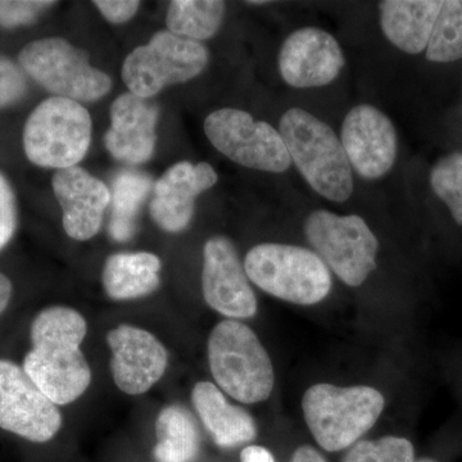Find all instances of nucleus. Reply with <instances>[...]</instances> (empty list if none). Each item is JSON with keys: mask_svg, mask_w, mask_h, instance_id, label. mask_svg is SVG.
Instances as JSON below:
<instances>
[{"mask_svg": "<svg viewBox=\"0 0 462 462\" xmlns=\"http://www.w3.org/2000/svg\"><path fill=\"white\" fill-rule=\"evenodd\" d=\"M16 227V199L7 179L0 173V251L8 245Z\"/></svg>", "mask_w": 462, "mask_h": 462, "instance_id": "obj_30", "label": "nucleus"}, {"mask_svg": "<svg viewBox=\"0 0 462 462\" xmlns=\"http://www.w3.org/2000/svg\"><path fill=\"white\" fill-rule=\"evenodd\" d=\"M87 331L84 316L69 307H48L33 319L32 349L23 367L57 406L74 402L89 388L91 370L80 349Z\"/></svg>", "mask_w": 462, "mask_h": 462, "instance_id": "obj_1", "label": "nucleus"}, {"mask_svg": "<svg viewBox=\"0 0 462 462\" xmlns=\"http://www.w3.org/2000/svg\"><path fill=\"white\" fill-rule=\"evenodd\" d=\"M462 58V0L443 2L427 48V60L448 63Z\"/></svg>", "mask_w": 462, "mask_h": 462, "instance_id": "obj_25", "label": "nucleus"}, {"mask_svg": "<svg viewBox=\"0 0 462 462\" xmlns=\"http://www.w3.org/2000/svg\"><path fill=\"white\" fill-rule=\"evenodd\" d=\"M208 363L218 387L242 403L263 402L272 394L275 374L256 333L236 320L216 325L209 334Z\"/></svg>", "mask_w": 462, "mask_h": 462, "instance_id": "obj_3", "label": "nucleus"}, {"mask_svg": "<svg viewBox=\"0 0 462 462\" xmlns=\"http://www.w3.org/2000/svg\"><path fill=\"white\" fill-rule=\"evenodd\" d=\"M54 196L63 211V227L75 240L96 236L103 215L111 203V193L105 182L80 167L58 170L53 176Z\"/></svg>", "mask_w": 462, "mask_h": 462, "instance_id": "obj_17", "label": "nucleus"}, {"mask_svg": "<svg viewBox=\"0 0 462 462\" xmlns=\"http://www.w3.org/2000/svg\"><path fill=\"white\" fill-rule=\"evenodd\" d=\"M53 5L56 3L41 0H0V26L27 25Z\"/></svg>", "mask_w": 462, "mask_h": 462, "instance_id": "obj_28", "label": "nucleus"}, {"mask_svg": "<svg viewBox=\"0 0 462 462\" xmlns=\"http://www.w3.org/2000/svg\"><path fill=\"white\" fill-rule=\"evenodd\" d=\"M343 462H415V452L410 440L388 436L360 440L352 446Z\"/></svg>", "mask_w": 462, "mask_h": 462, "instance_id": "obj_27", "label": "nucleus"}, {"mask_svg": "<svg viewBox=\"0 0 462 462\" xmlns=\"http://www.w3.org/2000/svg\"><path fill=\"white\" fill-rule=\"evenodd\" d=\"M217 173L206 162H179L167 170L154 185L151 216L161 229L179 233L187 229L193 218L196 199L214 187Z\"/></svg>", "mask_w": 462, "mask_h": 462, "instance_id": "obj_16", "label": "nucleus"}, {"mask_svg": "<svg viewBox=\"0 0 462 462\" xmlns=\"http://www.w3.org/2000/svg\"><path fill=\"white\" fill-rule=\"evenodd\" d=\"M242 462H275L269 449L261 446H248L240 454Z\"/></svg>", "mask_w": 462, "mask_h": 462, "instance_id": "obj_32", "label": "nucleus"}, {"mask_svg": "<svg viewBox=\"0 0 462 462\" xmlns=\"http://www.w3.org/2000/svg\"><path fill=\"white\" fill-rule=\"evenodd\" d=\"M249 281L266 293L310 306L329 294L331 275L324 261L310 249L281 243H263L245 256Z\"/></svg>", "mask_w": 462, "mask_h": 462, "instance_id": "obj_5", "label": "nucleus"}, {"mask_svg": "<svg viewBox=\"0 0 462 462\" xmlns=\"http://www.w3.org/2000/svg\"><path fill=\"white\" fill-rule=\"evenodd\" d=\"M442 5L440 0L380 2V26L385 38L407 54L427 51Z\"/></svg>", "mask_w": 462, "mask_h": 462, "instance_id": "obj_19", "label": "nucleus"}, {"mask_svg": "<svg viewBox=\"0 0 462 462\" xmlns=\"http://www.w3.org/2000/svg\"><path fill=\"white\" fill-rule=\"evenodd\" d=\"M430 185L448 207L456 223L462 225V153L440 158L431 169Z\"/></svg>", "mask_w": 462, "mask_h": 462, "instance_id": "obj_26", "label": "nucleus"}, {"mask_svg": "<svg viewBox=\"0 0 462 462\" xmlns=\"http://www.w3.org/2000/svg\"><path fill=\"white\" fill-rule=\"evenodd\" d=\"M340 142L349 165L367 180L383 178L396 162V129L391 118L374 106H356L346 114Z\"/></svg>", "mask_w": 462, "mask_h": 462, "instance_id": "obj_13", "label": "nucleus"}, {"mask_svg": "<svg viewBox=\"0 0 462 462\" xmlns=\"http://www.w3.org/2000/svg\"><path fill=\"white\" fill-rule=\"evenodd\" d=\"M161 260L149 252L112 254L103 269V287L115 300L149 296L161 284Z\"/></svg>", "mask_w": 462, "mask_h": 462, "instance_id": "obj_21", "label": "nucleus"}, {"mask_svg": "<svg viewBox=\"0 0 462 462\" xmlns=\"http://www.w3.org/2000/svg\"><path fill=\"white\" fill-rule=\"evenodd\" d=\"M205 133L211 144L233 162L252 170L282 173L291 165L281 133L248 112L221 108L207 116Z\"/></svg>", "mask_w": 462, "mask_h": 462, "instance_id": "obj_10", "label": "nucleus"}, {"mask_svg": "<svg viewBox=\"0 0 462 462\" xmlns=\"http://www.w3.org/2000/svg\"><path fill=\"white\" fill-rule=\"evenodd\" d=\"M291 462H327L315 448L310 446H302L294 452Z\"/></svg>", "mask_w": 462, "mask_h": 462, "instance_id": "obj_33", "label": "nucleus"}, {"mask_svg": "<svg viewBox=\"0 0 462 462\" xmlns=\"http://www.w3.org/2000/svg\"><path fill=\"white\" fill-rule=\"evenodd\" d=\"M384 397L375 388L312 385L302 400L307 427L325 451L337 452L358 442L384 410Z\"/></svg>", "mask_w": 462, "mask_h": 462, "instance_id": "obj_4", "label": "nucleus"}, {"mask_svg": "<svg viewBox=\"0 0 462 462\" xmlns=\"http://www.w3.org/2000/svg\"><path fill=\"white\" fill-rule=\"evenodd\" d=\"M266 3H269V2H248V5H266Z\"/></svg>", "mask_w": 462, "mask_h": 462, "instance_id": "obj_35", "label": "nucleus"}, {"mask_svg": "<svg viewBox=\"0 0 462 462\" xmlns=\"http://www.w3.org/2000/svg\"><path fill=\"white\" fill-rule=\"evenodd\" d=\"M18 60L30 78L60 98L91 102L111 90L109 76L94 69L84 51L60 38L30 42Z\"/></svg>", "mask_w": 462, "mask_h": 462, "instance_id": "obj_7", "label": "nucleus"}, {"mask_svg": "<svg viewBox=\"0 0 462 462\" xmlns=\"http://www.w3.org/2000/svg\"><path fill=\"white\" fill-rule=\"evenodd\" d=\"M345 63L339 42L319 27L307 26L291 32L282 42L279 53L282 80L298 89L333 83Z\"/></svg>", "mask_w": 462, "mask_h": 462, "instance_id": "obj_14", "label": "nucleus"}, {"mask_svg": "<svg viewBox=\"0 0 462 462\" xmlns=\"http://www.w3.org/2000/svg\"><path fill=\"white\" fill-rule=\"evenodd\" d=\"M202 291L207 305L231 320L256 315L257 300L245 264L225 236L207 240L203 248Z\"/></svg>", "mask_w": 462, "mask_h": 462, "instance_id": "obj_12", "label": "nucleus"}, {"mask_svg": "<svg viewBox=\"0 0 462 462\" xmlns=\"http://www.w3.org/2000/svg\"><path fill=\"white\" fill-rule=\"evenodd\" d=\"M208 57V51L199 42L160 32L125 60L124 83L134 96L148 99L167 85L197 78L206 69Z\"/></svg>", "mask_w": 462, "mask_h": 462, "instance_id": "obj_9", "label": "nucleus"}, {"mask_svg": "<svg viewBox=\"0 0 462 462\" xmlns=\"http://www.w3.org/2000/svg\"><path fill=\"white\" fill-rule=\"evenodd\" d=\"M115 384L130 396H139L162 378L169 355L149 331L123 324L107 334Z\"/></svg>", "mask_w": 462, "mask_h": 462, "instance_id": "obj_15", "label": "nucleus"}, {"mask_svg": "<svg viewBox=\"0 0 462 462\" xmlns=\"http://www.w3.org/2000/svg\"><path fill=\"white\" fill-rule=\"evenodd\" d=\"M94 5L109 23H124L134 17L141 3L135 0H97Z\"/></svg>", "mask_w": 462, "mask_h": 462, "instance_id": "obj_31", "label": "nucleus"}, {"mask_svg": "<svg viewBox=\"0 0 462 462\" xmlns=\"http://www.w3.org/2000/svg\"><path fill=\"white\" fill-rule=\"evenodd\" d=\"M12 297V282L0 273V314L7 309Z\"/></svg>", "mask_w": 462, "mask_h": 462, "instance_id": "obj_34", "label": "nucleus"}, {"mask_svg": "<svg viewBox=\"0 0 462 462\" xmlns=\"http://www.w3.org/2000/svg\"><path fill=\"white\" fill-rule=\"evenodd\" d=\"M191 402L216 445L231 448L256 438L254 418L242 407L231 404L212 383H197L191 391Z\"/></svg>", "mask_w": 462, "mask_h": 462, "instance_id": "obj_20", "label": "nucleus"}, {"mask_svg": "<svg viewBox=\"0 0 462 462\" xmlns=\"http://www.w3.org/2000/svg\"><path fill=\"white\" fill-rule=\"evenodd\" d=\"M158 108L151 100L123 94L111 107V127L105 143L116 160L139 165L147 162L156 147Z\"/></svg>", "mask_w": 462, "mask_h": 462, "instance_id": "obj_18", "label": "nucleus"}, {"mask_svg": "<svg viewBox=\"0 0 462 462\" xmlns=\"http://www.w3.org/2000/svg\"><path fill=\"white\" fill-rule=\"evenodd\" d=\"M415 462H437V461L431 460V458H420V460H418Z\"/></svg>", "mask_w": 462, "mask_h": 462, "instance_id": "obj_36", "label": "nucleus"}, {"mask_svg": "<svg viewBox=\"0 0 462 462\" xmlns=\"http://www.w3.org/2000/svg\"><path fill=\"white\" fill-rule=\"evenodd\" d=\"M152 179L138 171L118 172L112 184V214L109 236L116 242L132 239L136 231L139 209L151 191Z\"/></svg>", "mask_w": 462, "mask_h": 462, "instance_id": "obj_23", "label": "nucleus"}, {"mask_svg": "<svg viewBox=\"0 0 462 462\" xmlns=\"http://www.w3.org/2000/svg\"><path fill=\"white\" fill-rule=\"evenodd\" d=\"M291 162L316 193L346 202L354 193V175L342 142L329 125L302 108H291L279 125Z\"/></svg>", "mask_w": 462, "mask_h": 462, "instance_id": "obj_2", "label": "nucleus"}, {"mask_svg": "<svg viewBox=\"0 0 462 462\" xmlns=\"http://www.w3.org/2000/svg\"><path fill=\"white\" fill-rule=\"evenodd\" d=\"M26 79L20 67L8 58L0 56V108L18 102L25 96Z\"/></svg>", "mask_w": 462, "mask_h": 462, "instance_id": "obj_29", "label": "nucleus"}, {"mask_svg": "<svg viewBox=\"0 0 462 462\" xmlns=\"http://www.w3.org/2000/svg\"><path fill=\"white\" fill-rule=\"evenodd\" d=\"M62 427L57 404L23 367L0 360V428L35 443L50 442Z\"/></svg>", "mask_w": 462, "mask_h": 462, "instance_id": "obj_11", "label": "nucleus"}, {"mask_svg": "<svg viewBox=\"0 0 462 462\" xmlns=\"http://www.w3.org/2000/svg\"><path fill=\"white\" fill-rule=\"evenodd\" d=\"M153 455L160 462H193L199 454L200 434L193 413L181 404L161 410L156 420Z\"/></svg>", "mask_w": 462, "mask_h": 462, "instance_id": "obj_22", "label": "nucleus"}, {"mask_svg": "<svg viewBox=\"0 0 462 462\" xmlns=\"http://www.w3.org/2000/svg\"><path fill=\"white\" fill-rule=\"evenodd\" d=\"M305 233L319 257L349 287H360L376 269L379 242L360 216L318 209L307 217Z\"/></svg>", "mask_w": 462, "mask_h": 462, "instance_id": "obj_8", "label": "nucleus"}, {"mask_svg": "<svg viewBox=\"0 0 462 462\" xmlns=\"http://www.w3.org/2000/svg\"><path fill=\"white\" fill-rule=\"evenodd\" d=\"M91 118L75 100L51 97L27 118L23 148L30 162L50 169H69L89 149Z\"/></svg>", "mask_w": 462, "mask_h": 462, "instance_id": "obj_6", "label": "nucleus"}, {"mask_svg": "<svg viewBox=\"0 0 462 462\" xmlns=\"http://www.w3.org/2000/svg\"><path fill=\"white\" fill-rule=\"evenodd\" d=\"M225 9L220 0H175L170 5L167 26L180 38L206 41L220 29Z\"/></svg>", "mask_w": 462, "mask_h": 462, "instance_id": "obj_24", "label": "nucleus"}]
</instances>
